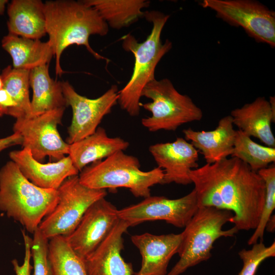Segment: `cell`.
Returning a JSON list of instances; mask_svg holds the SVG:
<instances>
[{
  "mask_svg": "<svg viewBox=\"0 0 275 275\" xmlns=\"http://www.w3.org/2000/svg\"><path fill=\"white\" fill-rule=\"evenodd\" d=\"M58 201V189L39 187L12 160L0 169V210L33 234Z\"/></svg>",
  "mask_w": 275,
  "mask_h": 275,
  "instance_id": "cell-4",
  "label": "cell"
},
{
  "mask_svg": "<svg viewBox=\"0 0 275 275\" xmlns=\"http://www.w3.org/2000/svg\"><path fill=\"white\" fill-rule=\"evenodd\" d=\"M185 140L189 141L203 156L206 163L211 164L231 156L236 130L230 115L221 118L217 127L210 131H196L190 128L183 130Z\"/></svg>",
  "mask_w": 275,
  "mask_h": 275,
  "instance_id": "cell-18",
  "label": "cell"
},
{
  "mask_svg": "<svg viewBox=\"0 0 275 275\" xmlns=\"http://www.w3.org/2000/svg\"><path fill=\"white\" fill-rule=\"evenodd\" d=\"M44 11L46 34L53 49L57 76L64 73L60 63L62 54L72 45L84 46L96 59L109 62L89 43L90 36H103L108 32L109 26L95 8L82 1H48L44 3Z\"/></svg>",
  "mask_w": 275,
  "mask_h": 275,
  "instance_id": "cell-2",
  "label": "cell"
},
{
  "mask_svg": "<svg viewBox=\"0 0 275 275\" xmlns=\"http://www.w3.org/2000/svg\"><path fill=\"white\" fill-rule=\"evenodd\" d=\"M62 84L67 105L72 111L66 139V142L71 144L95 132L104 117L118 102L119 91L114 85L99 97L90 99L77 93L68 81H62Z\"/></svg>",
  "mask_w": 275,
  "mask_h": 275,
  "instance_id": "cell-12",
  "label": "cell"
},
{
  "mask_svg": "<svg viewBox=\"0 0 275 275\" xmlns=\"http://www.w3.org/2000/svg\"><path fill=\"white\" fill-rule=\"evenodd\" d=\"M2 47L10 55L12 67L31 70L49 64L53 51L49 42L32 39L8 33L2 40Z\"/></svg>",
  "mask_w": 275,
  "mask_h": 275,
  "instance_id": "cell-23",
  "label": "cell"
},
{
  "mask_svg": "<svg viewBox=\"0 0 275 275\" xmlns=\"http://www.w3.org/2000/svg\"><path fill=\"white\" fill-rule=\"evenodd\" d=\"M143 96L152 100L140 103V107L151 113V116L141 121L149 131H175L184 124L203 118L202 109L190 97L178 92L168 78L155 79L148 83L143 90Z\"/></svg>",
  "mask_w": 275,
  "mask_h": 275,
  "instance_id": "cell-7",
  "label": "cell"
},
{
  "mask_svg": "<svg viewBox=\"0 0 275 275\" xmlns=\"http://www.w3.org/2000/svg\"><path fill=\"white\" fill-rule=\"evenodd\" d=\"M9 157L29 180L44 188L58 189L65 180L79 172L69 156L42 163L33 157L29 149L22 148L10 152Z\"/></svg>",
  "mask_w": 275,
  "mask_h": 275,
  "instance_id": "cell-17",
  "label": "cell"
},
{
  "mask_svg": "<svg viewBox=\"0 0 275 275\" xmlns=\"http://www.w3.org/2000/svg\"><path fill=\"white\" fill-rule=\"evenodd\" d=\"M21 232L24 245L23 262L21 265H19L16 259H13L11 263L16 275H31V271L33 268L30 263L32 258L31 246L32 238L26 233L24 230H22Z\"/></svg>",
  "mask_w": 275,
  "mask_h": 275,
  "instance_id": "cell-31",
  "label": "cell"
},
{
  "mask_svg": "<svg viewBox=\"0 0 275 275\" xmlns=\"http://www.w3.org/2000/svg\"><path fill=\"white\" fill-rule=\"evenodd\" d=\"M131 240L142 257L140 269L134 275H167L171 258L178 253L182 234L144 233L132 235Z\"/></svg>",
  "mask_w": 275,
  "mask_h": 275,
  "instance_id": "cell-16",
  "label": "cell"
},
{
  "mask_svg": "<svg viewBox=\"0 0 275 275\" xmlns=\"http://www.w3.org/2000/svg\"><path fill=\"white\" fill-rule=\"evenodd\" d=\"M31 256L33 261V275H52L48 257L49 239L38 228L33 233Z\"/></svg>",
  "mask_w": 275,
  "mask_h": 275,
  "instance_id": "cell-30",
  "label": "cell"
},
{
  "mask_svg": "<svg viewBox=\"0 0 275 275\" xmlns=\"http://www.w3.org/2000/svg\"><path fill=\"white\" fill-rule=\"evenodd\" d=\"M199 207L194 189L185 196L171 199L149 196L141 202L118 209L119 219L133 227L147 221H164L177 228H184Z\"/></svg>",
  "mask_w": 275,
  "mask_h": 275,
  "instance_id": "cell-11",
  "label": "cell"
},
{
  "mask_svg": "<svg viewBox=\"0 0 275 275\" xmlns=\"http://www.w3.org/2000/svg\"><path fill=\"white\" fill-rule=\"evenodd\" d=\"M29 79L33 90L29 118L67 106L63 93L62 81L54 80L50 76L49 64L31 70Z\"/></svg>",
  "mask_w": 275,
  "mask_h": 275,
  "instance_id": "cell-22",
  "label": "cell"
},
{
  "mask_svg": "<svg viewBox=\"0 0 275 275\" xmlns=\"http://www.w3.org/2000/svg\"><path fill=\"white\" fill-rule=\"evenodd\" d=\"M265 229L270 232H273L275 229V219L274 215H271L267 222Z\"/></svg>",
  "mask_w": 275,
  "mask_h": 275,
  "instance_id": "cell-34",
  "label": "cell"
},
{
  "mask_svg": "<svg viewBox=\"0 0 275 275\" xmlns=\"http://www.w3.org/2000/svg\"><path fill=\"white\" fill-rule=\"evenodd\" d=\"M137 157L119 151L85 167L78 176L80 182L95 189H129L135 197L151 196V187L161 184L163 171L156 167L148 171L141 170Z\"/></svg>",
  "mask_w": 275,
  "mask_h": 275,
  "instance_id": "cell-5",
  "label": "cell"
},
{
  "mask_svg": "<svg viewBox=\"0 0 275 275\" xmlns=\"http://www.w3.org/2000/svg\"><path fill=\"white\" fill-rule=\"evenodd\" d=\"M233 215L229 210L199 207L181 232L182 240L177 253L180 258L167 275H180L189 268L208 260L217 239L234 236L238 232L235 226L223 229Z\"/></svg>",
  "mask_w": 275,
  "mask_h": 275,
  "instance_id": "cell-6",
  "label": "cell"
},
{
  "mask_svg": "<svg viewBox=\"0 0 275 275\" xmlns=\"http://www.w3.org/2000/svg\"><path fill=\"white\" fill-rule=\"evenodd\" d=\"M9 115L15 118H25L17 104L4 88L0 90V117Z\"/></svg>",
  "mask_w": 275,
  "mask_h": 275,
  "instance_id": "cell-32",
  "label": "cell"
},
{
  "mask_svg": "<svg viewBox=\"0 0 275 275\" xmlns=\"http://www.w3.org/2000/svg\"><path fill=\"white\" fill-rule=\"evenodd\" d=\"M30 71L15 69L9 65L1 74L3 88L13 98L25 118H29L31 114Z\"/></svg>",
  "mask_w": 275,
  "mask_h": 275,
  "instance_id": "cell-27",
  "label": "cell"
},
{
  "mask_svg": "<svg viewBox=\"0 0 275 275\" xmlns=\"http://www.w3.org/2000/svg\"><path fill=\"white\" fill-rule=\"evenodd\" d=\"M95 8L108 26L121 29L135 22L144 15L142 10L149 7L146 0H84Z\"/></svg>",
  "mask_w": 275,
  "mask_h": 275,
  "instance_id": "cell-24",
  "label": "cell"
},
{
  "mask_svg": "<svg viewBox=\"0 0 275 275\" xmlns=\"http://www.w3.org/2000/svg\"><path fill=\"white\" fill-rule=\"evenodd\" d=\"M230 156L238 158L257 172L274 163L275 148L256 143L250 136L238 129Z\"/></svg>",
  "mask_w": 275,
  "mask_h": 275,
  "instance_id": "cell-26",
  "label": "cell"
},
{
  "mask_svg": "<svg viewBox=\"0 0 275 275\" xmlns=\"http://www.w3.org/2000/svg\"><path fill=\"white\" fill-rule=\"evenodd\" d=\"M22 142V138L20 134L14 132L8 136L0 139V152L10 147L21 145Z\"/></svg>",
  "mask_w": 275,
  "mask_h": 275,
  "instance_id": "cell-33",
  "label": "cell"
},
{
  "mask_svg": "<svg viewBox=\"0 0 275 275\" xmlns=\"http://www.w3.org/2000/svg\"><path fill=\"white\" fill-rule=\"evenodd\" d=\"M3 88V80L1 77V74H0V90L2 89Z\"/></svg>",
  "mask_w": 275,
  "mask_h": 275,
  "instance_id": "cell-36",
  "label": "cell"
},
{
  "mask_svg": "<svg viewBox=\"0 0 275 275\" xmlns=\"http://www.w3.org/2000/svg\"><path fill=\"white\" fill-rule=\"evenodd\" d=\"M44 3L40 0H13L8 5L9 33L32 39L46 34Z\"/></svg>",
  "mask_w": 275,
  "mask_h": 275,
  "instance_id": "cell-21",
  "label": "cell"
},
{
  "mask_svg": "<svg viewBox=\"0 0 275 275\" xmlns=\"http://www.w3.org/2000/svg\"><path fill=\"white\" fill-rule=\"evenodd\" d=\"M58 191V201L56 207L43 218L38 227L48 239L70 234L88 208L107 195L105 189H92L82 185L78 175L67 178Z\"/></svg>",
  "mask_w": 275,
  "mask_h": 275,
  "instance_id": "cell-8",
  "label": "cell"
},
{
  "mask_svg": "<svg viewBox=\"0 0 275 275\" xmlns=\"http://www.w3.org/2000/svg\"><path fill=\"white\" fill-rule=\"evenodd\" d=\"M149 150L158 167L163 171L161 184L192 183L189 174L199 167V152L190 143L178 137L172 142L152 145Z\"/></svg>",
  "mask_w": 275,
  "mask_h": 275,
  "instance_id": "cell-14",
  "label": "cell"
},
{
  "mask_svg": "<svg viewBox=\"0 0 275 275\" xmlns=\"http://www.w3.org/2000/svg\"><path fill=\"white\" fill-rule=\"evenodd\" d=\"M200 5L211 9L231 26L241 27L257 43L275 47V12L255 0H203Z\"/></svg>",
  "mask_w": 275,
  "mask_h": 275,
  "instance_id": "cell-9",
  "label": "cell"
},
{
  "mask_svg": "<svg viewBox=\"0 0 275 275\" xmlns=\"http://www.w3.org/2000/svg\"><path fill=\"white\" fill-rule=\"evenodd\" d=\"M129 227L119 219L103 241L84 259L88 275H134L132 264L121 255L123 235Z\"/></svg>",
  "mask_w": 275,
  "mask_h": 275,
  "instance_id": "cell-15",
  "label": "cell"
},
{
  "mask_svg": "<svg viewBox=\"0 0 275 275\" xmlns=\"http://www.w3.org/2000/svg\"><path fill=\"white\" fill-rule=\"evenodd\" d=\"M262 178L265 186V196L263 208L258 224L249 239V245L262 242L266 224L275 208V165L274 163L257 172Z\"/></svg>",
  "mask_w": 275,
  "mask_h": 275,
  "instance_id": "cell-28",
  "label": "cell"
},
{
  "mask_svg": "<svg viewBox=\"0 0 275 275\" xmlns=\"http://www.w3.org/2000/svg\"><path fill=\"white\" fill-rule=\"evenodd\" d=\"M48 257L52 275H88L84 260L71 248L65 236L49 239Z\"/></svg>",
  "mask_w": 275,
  "mask_h": 275,
  "instance_id": "cell-25",
  "label": "cell"
},
{
  "mask_svg": "<svg viewBox=\"0 0 275 275\" xmlns=\"http://www.w3.org/2000/svg\"><path fill=\"white\" fill-rule=\"evenodd\" d=\"M8 0H0V15H3L5 10L6 5L8 3Z\"/></svg>",
  "mask_w": 275,
  "mask_h": 275,
  "instance_id": "cell-35",
  "label": "cell"
},
{
  "mask_svg": "<svg viewBox=\"0 0 275 275\" xmlns=\"http://www.w3.org/2000/svg\"><path fill=\"white\" fill-rule=\"evenodd\" d=\"M198 207L231 211L238 230H255L263 208L265 186L257 172L234 157L191 170Z\"/></svg>",
  "mask_w": 275,
  "mask_h": 275,
  "instance_id": "cell-1",
  "label": "cell"
},
{
  "mask_svg": "<svg viewBox=\"0 0 275 275\" xmlns=\"http://www.w3.org/2000/svg\"><path fill=\"white\" fill-rule=\"evenodd\" d=\"M234 125L249 136L258 139L266 146L275 148V138L271 124L275 122V114L264 97L236 108L230 115Z\"/></svg>",
  "mask_w": 275,
  "mask_h": 275,
  "instance_id": "cell-19",
  "label": "cell"
},
{
  "mask_svg": "<svg viewBox=\"0 0 275 275\" xmlns=\"http://www.w3.org/2000/svg\"><path fill=\"white\" fill-rule=\"evenodd\" d=\"M129 143L120 137L107 135L104 128L98 127L92 134L69 144L68 156L80 172L88 164L102 160L119 151H124Z\"/></svg>",
  "mask_w": 275,
  "mask_h": 275,
  "instance_id": "cell-20",
  "label": "cell"
},
{
  "mask_svg": "<svg viewBox=\"0 0 275 275\" xmlns=\"http://www.w3.org/2000/svg\"><path fill=\"white\" fill-rule=\"evenodd\" d=\"M118 210L105 197L101 198L88 208L75 229L65 236L71 248L83 260L111 232L119 219Z\"/></svg>",
  "mask_w": 275,
  "mask_h": 275,
  "instance_id": "cell-13",
  "label": "cell"
},
{
  "mask_svg": "<svg viewBox=\"0 0 275 275\" xmlns=\"http://www.w3.org/2000/svg\"><path fill=\"white\" fill-rule=\"evenodd\" d=\"M238 255L243 262L238 275H255L258 267L266 259L275 256V242L266 246L262 242L253 244L250 250L242 249Z\"/></svg>",
  "mask_w": 275,
  "mask_h": 275,
  "instance_id": "cell-29",
  "label": "cell"
},
{
  "mask_svg": "<svg viewBox=\"0 0 275 275\" xmlns=\"http://www.w3.org/2000/svg\"><path fill=\"white\" fill-rule=\"evenodd\" d=\"M65 109L60 108L35 117L17 119L14 123L13 130L21 135L22 148L29 149L36 160L41 162L48 156L58 161L69 154V144L58 130Z\"/></svg>",
  "mask_w": 275,
  "mask_h": 275,
  "instance_id": "cell-10",
  "label": "cell"
},
{
  "mask_svg": "<svg viewBox=\"0 0 275 275\" xmlns=\"http://www.w3.org/2000/svg\"><path fill=\"white\" fill-rule=\"evenodd\" d=\"M144 16L152 24L151 32L145 41L139 42L130 34L122 37V47L125 51L132 52L134 63L130 79L119 91L118 102L121 108L131 117L139 115L143 90L148 83L155 79L157 65L172 47V43L169 40L162 43L160 38L170 15L152 10L144 12Z\"/></svg>",
  "mask_w": 275,
  "mask_h": 275,
  "instance_id": "cell-3",
  "label": "cell"
}]
</instances>
